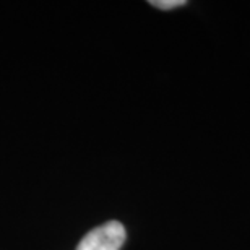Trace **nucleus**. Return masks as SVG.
Wrapping results in <instances>:
<instances>
[{
    "label": "nucleus",
    "instance_id": "nucleus-2",
    "mask_svg": "<svg viewBox=\"0 0 250 250\" xmlns=\"http://www.w3.org/2000/svg\"><path fill=\"white\" fill-rule=\"evenodd\" d=\"M149 3L161 10H171L176 7H182V5H186L187 2L186 0H153V2H149Z\"/></svg>",
    "mask_w": 250,
    "mask_h": 250
},
{
    "label": "nucleus",
    "instance_id": "nucleus-1",
    "mask_svg": "<svg viewBox=\"0 0 250 250\" xmlns=\"http://www.w3.org/2000/svg\"><path fill=\"white\" fill-rule=\"evenodd\" d=\"M125 237L127 232L122 223L107 221L89 231L80 241L77 250H121Z\"/></svg>",
    "mask_w": 250,
    "mask_h": 250
}]
</instances>
